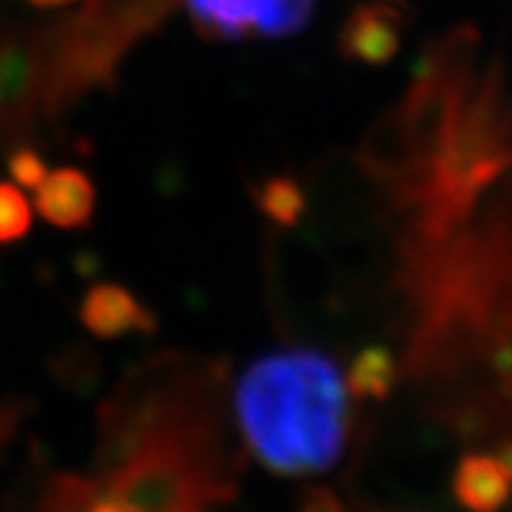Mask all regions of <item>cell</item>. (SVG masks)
Masks as SVG:
<instances>
[{
	"mask_svg": "<svg viewBox=\"0 0 512 512\" xmlns=\"http://www.w3.org/2000/svg\"><path fill=\"white\" fill-rule=\"evenodd\" d=\"M452 494L468 512H502L512 497V473L492 452H468L455 465Z\"/></svg>",
	"mask_w": 512,
	"mask_h": 512,
	"instance_id": "obj_8",
	"label": "cell"
},
{
	"mask_svg": "<svg viewBox=\"0 0 512 512\" xmlns=\"http://www.w3.org/2000/svg\"><path fill=\"white\" fill-rule=\"evenodd\" d=\"M79 319L100 340H121L157 330L152 309L134 296V290L118 283L92 285L81 298Z\"/></svg>",
	"mask_w": 512,
	"mask_h": 512,
	"instance_id": "obj_6",
	"label": "cell"
},
{
	"mask_svg": "<svg viewBox=\"0 0 512 512\" xmlns=\"http://www.w3.org/2000/svg\"><path fill=\"white\" fill-rule=\"evenodd\" d=\"M95 207V183L79 168L48 170L45 181L34 189V209L53 228H87L95 217Z\"/></svg>",
	"mask_w": 512,
	"mask_h": 512,
	"instance_id": "obj_7",
	"label": "cell"
},
{
	"mask_svg": "<svg viewBox=\"0 0 512 512\" xmlns=\"http://www.w3.org/2000/svg\"><path fill=\"white\" fill-rule=\"evenodd\" d=\"M254 207L277 228H296L306 212V194L290 176H270L254 183Z\"/></svg>",
	"mask_w": 512,
	"mask_h": 512,
	"instance_id": "obj_10",
	"label": "cell"
},
{
	"mask_svg": "<svg viewBox=\"0 0 512 512\" xmlns=\"http://www.w3.org/2000/svg\"><path fill=\"white\" fill-rule=\"evenodd\" d=\"M105 492L134 512H204L215 499V481L196 471V460L181 442H157L121 460L108 473Z\"/></svg>",
	"mask_w": 512,
	"mask_h": 512,
	"instance_id": "obj_3",
	"label": "cell"
},
{
	"mask_svg": "<svg viewBox=\"0 0 512 512\" xmlns=\"http://www.w3.org/2000/svg\"><path fill=\"white\" fill-rule=\"evenodd\" d=\"M236 416L256 460L280 476L335 468L348 442L343 371L311 348L262 356L236 387Z\"/></svg>",
	"mask_w": 512,
	"mask_h": 512,
	"instance_id": "obj_2",
	"label": "cell"
},
{
	"mask_svg": "<svg viewBox=\"0 0 512 512\" xmlns=\"http://www.w3.org/2000/svg\"><path fill=\"white\" fill-rule=\"evenodd\" d=\"M29 3H34L37 8H61L68 6V3H74V0H29Z\"/></svg>",
	"mask_w": 512,
	"mask_h": 512,
	"instance_id": "obj_15",
	"label": "cell"
},
{
	"mask_svg": "<svg viewBox=\"0 0 512 512\" xmlns=\"http://www.w3.org/2000/svg\"><path fill=\"white\" fill-rule=\"evenodd\" d=\"M411 191L421 358L458 416L512 439V87Z\"/></svg>",
	"mask_w": 512,
	"mask_h": 512,
	"instance_id": "obj_1",
	"label": "cell"
},
{
	"mask_svg": "<svg viewBox=\"0 0 512 512\" xmlns=\"http://www.w3.org/2000/svg\"><path fill=\"white\" fill-rule=\"evenodd\" d=\"M400 382L398 356L384 345H366L345 374L348 390L361 400H384Z\"/></svg>",
	"mask_w": 512,
	"mask_h": 512,
	"instance_id": "obj_9",
	"label": "cell"
},
{
	"mask_svg": "<svg viewBox=\"0 0 512 512\" xmlns=\"http://www.w3.org/2000/svg\"><path fill=\"white\" fill-rule=\"evenodd\" d=\"M89 512H134V510H131L123 499L113 497V494L97 492L95 499H92V505H89Z\"/></svg>",
	"mask_w": 512,
	"mask_h": 512,
	"instance_id": "obj_14",
	"label": "cell"
},
{
	"mask_svg": "<svg viewBox=\"0 0 512 512\" xmlns=\"http://www.w3.org/2000/svg\"><path fill=\"white\" fill-rule=\"evenodd\" d=\"M196 29L212 40L293 37L309 27L314 0H186Z\"/></svg>",
	"mask_w": 512,
	"mask_h": 512,
	"instance_id": "obj_4",
	"label": "cell"
},
{
	"mask_svg": "<svg viewBox=\"0 0 512 512\" xmlns=\"http://www.w3.org/2000/svg\"><path fill=\"white\" fill-rule=\"evenodd\" d=\"M298 512H353L351 507L345 505L343 499L337 497L332 489H324V486H314V489H306L301 502H298Z\"/></svg>",
	"mask_w": 512,
	"mask_h": 512,
	"instance_id": "obj_13",
	"label": "cell"
},
{
	"mask_svg": "<svg viewBox=\"0 0 512 512\" xmlns=\"http://www.w3.org/2000/svg\"><path fill=\"white\" fill-rule=\"evenodd\" d=\"M32 230V204L19 186L0 181V243H16Z\"/></svg>",
	"mask_w": 512,
	"mask_h": 512,
	"instance_id": "obj_11",
	"label": "cell"
},
{
	"mask_svg": "<svg viewBox=\"0 0 512 512\" xmlns=\"http://www.w3.org/2000/svg\"><path fill=\"white\" fill-rule=\"evenodd\" d=\"M403 45V19L400 11L382 3L353 8L337 34V50L345 61L361 66H387L395 61Z\"/></svg>",
	"mask_w": 512,
	"mask_h": 512,
	"instance_id": "obj_5",
	"label": "cell"
},
{
	"mask_svg": "<svg viewBox=\"0 0 512 512\" xmlns=\"http://www.w3.org/2000/svg\"><path fill=\"white\" fill-rule=\"evenodd\" d=\"M8 170H11V176H14V181L19 183V186L32 191L45 181V176H48V165H45L40 152L32 147L14 149L11 157H8Z\"/></svg>",
	"mask_w": 512,
	"mask_h": 512,
	"instance_id": "obj_12",
	"label": "cell"
}]
</instances>
